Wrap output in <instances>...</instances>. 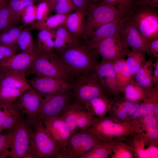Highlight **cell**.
Returning a JSON list of instances; mask_svg holds the SVG:
<instances>
[{"label":"cell","mask_w":158,"mask_h":158,"mask_svg":"<svg viewBox=\"0 0 158 158\" xmlns=\"http://www.w3.org/2000/svg\"><path fill=\"white\" fill-rule=\"evenodd\" d=\"M154 114L157 123L158 125V104H157L155 107Z\"/></svg>","instance_id":"cell-52"},{"label":"cell","mask_w":158,"mask_h":158,"mask_svg":"<svg viewBox=\"0 0 158 158\" xmlns=\"http://www.w3.org/2000/svg\"><path fill=\"white\" fill-rule=\"evenodd\" d=\"M127 14L128 20L137 29L147 46L150 41L158 38V11L156 8L134 6Z\"/></svg>","instance_id":"cell-4"},{"label":"cell","mask_w":158,"mask_h":158,"mask_svg":"<svg viewBox=\"0 0 158 158\" xmlns=\"http://www.w3.org/2000/svg\"><path fill=\"white\" fill-rule=\"evenodd\" d=\"M59 53V56L75 76L94 71L99 63L98 54L90 46L88 41L83 39Z\"/></svg>","instance_id":"cell-1"},{"label":"cell","mask_w":158,"mask_h":158,"mask_svg":"<svg viewBox=\"0 0 158 158\" xmlns=\"http://www.w3.org/2000/svg\"><path fill=\"white\" fill-rule=\"evenodd\" d=\"M141 102L133 115L128 121H138L145 116L154 115L155 107L158 104V84L148 91L145 97Z\"/></svg>","instance_id":"cell-20"},{"label":"cell","mask_w":158,"mask_h":158,"mask_svg":"<svg viewBox=\"0 0 158 158\" xmlns=\"http://www.w3.org/2000/svg\"><path fill=\"white\" fill-rule=\"evenodd\" d=\"M19 22L8 7L7 4L0 7V34L4 32Z\"/></svg>","instance_id":"cell-36"},{"label":"cell","mask_w":158,"mask_h":158,"mask_svg":"<svg viewBox=\"0 0 158 158\" xmlns=\"http://www.w3.org/2000/svg\"><path fill=\"white\" fill-rule=\"evenodd\" d=\"M3 73H3L1 71H0V74H2Z\"/></svg>","instance_id":"cell-55"},{"label":"cell","mask_w":158,"mask_h":158,"mask_svg":"<svg viewBox=\"0 0 158 158\" xmlns=\"http://www.w3.org/2000/svg\"><path fill=\"white\" fill-rule=\"evenodd\" d=\"M145 53L141 50L133 49L127 55L126 61L134 79L136 73L146 61Z\"/></svg>","instance_id":"cell-33"},{"label":"cell","mask_w":158,"mask_h":158,"mask_svg":"<svg viewBox=\"0 0 158 158\" xmlns=\"http://www.w3.org/2000/svg\"><path fill=\"white\" fill-rule=\"evenodd\" d=\"M120 34L126 45L133 49L141 50L152 57L137 29L128 19Z\"/></svg>","instance_id":"cell-19"},{"label":"cell","mask_w":158,"mask_h":158,"mask_svg":"<svg viewBox=\"0 0 158 158\" xmlns=\"http://www.w3.org/2000/svg\"><path fill=\"white\" fill-rule=\"evenodd\" d=\"M95 71L107 92L115 97L121 93L116 79L112 61L103 59L99 63Z\"/></svg>","instance_id":"cell-15"},{"label":"cell","mask_w":158,"mask_h":158,"mask_svg":"<svg viewBox=\"0 0 158 158\" xmlns=\"http://www.w3.org/2000/svg\"><path fill=\"white\" fill-rule=\"evenodd\" d=\"M87 129L103 141L116 139L123 140L135 133L140 135L142 133L138 121L122 122L106 115L95 117Z\"/></svg>","instance_id":"cell-2"},{"label":"cell","mask_w":158,"mask_h":158,"mask_svg":"<svg viewBox=\"0 0 158 158\" xmlns=\"http://www.w3.org/2000/svg\"><path fill=\"white\" fill-rule=\"evenodd\" d=\"M40 94L42 99L38 118L43 121L47 118L60 117L75 100L72 90L57 94Z\"/></svg>","instance_id":"cell-9"},{"label":"cell","mask_w":158,"mask_h":158,"mask_svg":"<svg viewBox=\"0 0 158 158\" xmlns=\"http://www.w3.org/2000/svg\"><path fill=\"white\" fill-rule=\"evenodd\" d=\"M0 134V158H9L10 145L13 135V129Z\"/></svg>","instance_id":"cell-41"},{"label":"cell","mask_w":158,"mask_h":158,"mask_svg":"<svg viewBox=\"0 0 158 158\" xmlns=\"http://www.w3.org/2000/svg\"><path fill=\"white\" fill-rule=\"evenodd\" d=\"M19 49L17 46L9 47L0 45V61L15 54Z\"/></svg>","instance_id":"cell-45"},{"label":"cell","mask_w":158,"mask_h":158,"mask_svg":"<svg viewBox=\"0 0 158 158\" xmlns=\"http://www.w3.org/2000/svg\"><path fill=\"white\" fill-rule=\"evenodd\" d=\"M26 90L0 86V102L13 103Z\"/></svg>","instance_id":"cell-38"},{"label":"cell","mask_w":158,"mask_h":158,"mask_svg":"<svg viewBox=\"0 0 158 158\" xmlns=\"http://www.w3.org/2000/svg\"><path fill=\"white\" fill-rule=\"evenodd\" d=\"M103 141L88 129L71 135L60 158H81Z\"/></svg>","instance_id":"cell-8"},{"label":"cell","mask_w":158,"mask_h":158,"mask_svg":"<svg viewBox=\"0 0 158 158\" xmlns=\"http://www.w3.org/2000/svg\"><path fill=\"white\" fill-rule=\"evenodd\" d=\"M85 108L83 105L75 100L60 116L65 123L72 135L77 132V122L81 112Z\"/></svg>","instance_id":"cell-26"},{"label":"cell","mask_w":158,"mask_h":158,"mask_svg":"<svg viewBox=\"0 0 158 158\" xmlns=\"http://www.w3.org/2000/svg\"><path fill=\"white\" fill-rule=\"evenodd\" d=\"M112 62L116 79L122 93L125 87L134 79L126 60L119 59Z\"/></svg>","instance_id":"cell-25"},{"label":"cell","mask_w":158,"mask_h":158,"mask_svg":"<svg viewBox=\"0 0 158 158\" xmlns=\"http://www.w3.org/2000/svg\"><path fill=\"white\" fill-rule=\"evenodd\" d=\"M113 105L107 96L97 97L87 102L84 106L87 112L94 117L106 115Z\"/></svg>","instance_id":"cell-22"},{"label":"cell","mask_w":158,"mask_h":158,"mask_svg":"<svg viewBox=\"0 0 158 158\" xmlns=\"http://www.w3.org/2000/svg\"><path fill=\"white\" fill-rule=\"evenodd\" d=\"M76 10L86 11L88 7L94 3L92 0H72Z\"/></svg>","instance_id":"cell-46"},{"label":"cell","mask_w":158,"mask_h":158,"mask_svg":"<svg viewBox=\"0 0 158 158\" xmlns=\"http://www.w3.org/2000/svg\"><path fill=\"white\" fill-rule=\"evenodd\" d=\"M92 1L94 3L97 4L99 0H92Z\"/></svg>","instance_id":"cell-53"},{"label":"cell","mask_w":158,"mask_h":158,"mask_svg":"<svg viewBox=\"0 0 158 158\" xmlns=\"http://www.w3.org/2000/svg\"><path fill=\"white\" fill-rule=\"evenodd\" d=\"M35 75L61 79L71 83L75 77L69 70L59 56L52 51L37 55L26 76Z\"/></svg>","instance_id":"cell-3"},{"label":"cell","mask_w":158,"mask_h":158,"mask_svg":"<svg viewBox=\"0 0 158 158\" xmlns=\"http://www.w3.org/2000/svg\"><path fill=\"white\" fill-rule=\"evenodd\" d=\"M143 5L158 7V0H134V6Z\"/></svg>","instance_id":"cell-48"},{"label":"cell","mask_w":158,"mask_h":158,"mask_svg":"<svg viewBox=\"0 0 158 158\" xmlns=\"http://www.w3.org/2000/svg\"><path fill=\"white\" fill-rule=\"evenodd\" d=\"M134 155L131 148L120 140L113 146L110 156L112 158H132Z\"/></svg>","instance_id":"cell-40"},{"label":"cell","mask_w":158,"mask_h":158,"mask_svg":"<svg viewBox=\"0 0 158 158\" xmlns=\"http://www.w3.org/2000/svg\"><path fill=\"white\" fill-rule=\"evenodd\" d=\"M25 73L11 71L4 73L0 81V86L26 90L32 88L26 78Z\"/></svg>","instance_id":"cell-24"},{"label":"cell","mask_w":158,"mask_h":158,"mask_svg":"<svg viewBox=\"0 0 158 158\" xmlns=\"http://www.w3.org/2000/svg\"><path fill=\"white\" fill-rule=\"evenodd\" d=\"M49 3L51 11H54L55 7L60 0H48Z\"/></svg>","instance_id":"cell-51"},{"label":"cell","mask_w":158,"mask_h":158,"mask_svg":"<svg viewBox=\"0 0 158 158\" xmlns=\"http://www.w3.org/2000/svg\"><path fill=\"white\" fill-rule=\"evenodd\" d=\"M42 0H8L7 5L16 19L19 22L21 13L28 6L38 3Z\"/></svg>","instance_id":"cell-37"},{"label":"cell","mask_w":158,"mask_h":158,"mask_svg":"<svg viewBox=\"0 0 158 158\" xmlns=\"http://www.w3.org/2000/svg\"><path fill=\"white\" fill-rule=\"evenodd\" d=\"M127 14H123L114 20L98 28L91 35L88 44L91 46L104 39L112 37L120 33L128 20Z\"/></svg>","instance_id":"cell-17"},{"label":"cell","mask_w":158,"mask_h":158,"mask_svg":"<svg viewBox=\"0 0 158 158\" xmlns=\"http://www.w3.org/2000/svg\"><path fill=\"white\" fill-rule=\"evenodd\" d=\"M33 128V125L25 119L21 114L13 129L9 158H23L28 153Z\"/></svg>","instance_id":"cell-10"},{"label":"cell","mask_w":158,"mask_h":158,"mask_svg":"<svg viewBox=\"0 0 158 158\" xmlns=\"http://www.w3.org/2000/svg\"><path fill=\"white\" fill-rule=\"evenodd\" d=\"M149 90L141 87L133 80L125 87L122 92L124 93L125 100L140 103Z\"/></svg>","instance_id":"cell-29"},{"label":"cell","mask_w":158,"mask_h":158,"mask_svg":"<svg viewBox=\"0 0 158 158\" xmlns=\"http://www.w3.org/2000/svg\"><path fill=\"white\" fill-rule=\"evenodd\" d=\"M148 49L153 58L158 56V38L150 41L148 44Z\"/></svg>","instance_id":"cell-47"},{"label":"cell","mask_w":158,"mask_h":158,"mask_svg":"<svg viewBox=\"0 0 158 158\" xmlns=\"http://www.w3.org/2000/svg\"><path fill=\"white\" fill-rule=\"evenodd\" d=\"M76 10L72 0H60L54 10L56 14L65 15H69Z\"/></svg>","instance_id":"cell-43"},{"label":"cell","mask_w":158,"mask_h":158,"mask_svg":"<svg viewBox=\"0 0 158 158\" xmlns=\"http://www.w3.org/2000/svg\"><path fill=\"white\" fill-rule=\"evenodd\" d=\"M72 90L75 100L83 106L94 98L107 96V92L95 71L79 75L73 83Z\"/></svg>","instance_id":"cell-6"},{"label":"cell","mask_w":158,"mask_h":158,"mask_svg":"<svg viewBox=\"0 0 158 158\" xmlns=\"http://www.w3.org/2000/svg\"><path fill=\"white\" fill-rule=\"evenodd\" d=\"M121 139H116L111 141L103 142L92 150L83 156L81 158H108L111 153L115 144Z\"/></svg>","instance_id":"cell-31"},{"label":"cell","mask_w":158,"mask_h":158,"mask_svg":"<svg viewBox=\"0 0 158 158\" xmlns=\"http://www.w3.org/2000/svg\"><path fill=\"white\" fill-rule=\"evenodd\" d=\"M68 15L56 14L47 17L43 21L35 22L31 25L30 28L36 29L39 30L43 29L49 30L56 29L64 25Z\"/></svg>","instance_id":"cell-32"},{"label":"cell","mask_w":158,"mask_h":158,"mask_svg":"<svg viewBox=\"0 0 158 158\" xmlns=\"http://www.w3.org/2000/svg\"><path fill=\"white\" fill-rule=\"evenodd\" d=\"M37 5H28L23 10L21 15V20L23 25H32L35 23L36 18Z\"/></svg>","instance_id":"cell-42"},{"label":"cell","mask_w":158,"mask_h":158,"mask_svg":"<svg viewBox=\"0 0 158 158\" xmlns=\"http://www.w3.org/2000/svg\"><path fill=\"white\" fill-rule=\"evenodd\" d=\"M90 47L100 55L103 59L111 61L124 59L130 51L120 33L103 39Z\"/></svg>","instance_id":"cell-11"},{"label":"cell","mask_w":158,"mask_h":158,"mask_svg":"<svg viewBox=\"0 0 158 158\" xmlns=\"http://www.w3.org/2000/svg\"><path fill=\"white\" fill-rule=\"evenodd\" d=\"M153 59L146 61L144 64L139 69L134 77V80L140 86L147 90L153 87L152 82L151 66L153 65Z\"/></svg>","instance_id":"cell-30"},{"label":"cell","mask_w":158,"mask_h":158,"mask_svg":"<svg viewBox=\"0 0 158 158\" xmlns=\"http://www.w3.org/2000/svg\"><path fill=\"white\" fill-rule=\"evenodd\" d=\"M36 54L21 52L0 61V71L4 73L11 71L26 73L36 58Z\"/></svg>","instance_id":"cell-16"},{"label":"cell","mask_w":158,"mask_h":158,"mask_svg":"<svg viewBox=\"0 0 158 158\" xmlns=\"http://www.w3.org/2000/svg\"><path fill=\"white\" fill-rule=\"evenodd\" d=\"M42 99L40 94L31 88L24 91L14 103L21 114L26 116V120L33 125L38 118Z\"/></svg>","instance_id":"cell-12"},{"label":"cell","mask_w":158,"mask_h":158,"mask_svg":"<svg viewBox=\"0 0 158 158\" xmlns=\"http://www.w3.org/2000/svg\"><path fill=\"white\" fill-rule=\"evenodd\" d=\"M4 113L3 130H8L13 129L21 114L14 102L7 103L0 102Z\"/></svg>","instance_id":"cell-28"},{"label":"cell","mask_w":158,"mask_h":158,"mask_svg":"<svg viewBox=\"0 0 158 158\" xmlns=\"http://www.w3.org/2000/svg\"><path fill=\"white\" fill-rule=\"evenodd\" d=\"M43 123L48 135L63 152L72 135L63 120L60 117H53L46 119Z\"/></svg>","instance_id":"cell-14"},{"label":"cell","mask_w":158,"mask_h":158,"mask_svg":"<svg viewBox=\"0 0 158 158\" xmlns=\"http://www.w3.org/2000/svg\"><path fill=\"white\" fill-rule=\"evenodd\" d=\"M54 38V49L59 53L79 43L82 40L75 37L64 25L56 29Z\"/></svg>","instance_id":"cell-21"},{"label":"cell","mask_w":158,"mask_h":158,"mask_svg":"<svg viewBox=\"0 0 158 158\" xmlns=\"http://www.w3.org/2000/svg\"><path fill=\"white\" fill-rule=\"evenodd\" d=\"M86 14L85 11L77 10L68 15L64 25L75 37L81 39Z\"/></svg>","instance_id":"cell-23"},{"label":"cell","mask_w":158,"mask_h":158,"mask_svg":"<svg viewBox=\"0 0 158 158\" xmlns=\"http://www.w3.org/2000/svg\"><path fill=\"white\" fill-rule=\"evenodd\" d=\"M81 39L88 40L91 34L102 26L123 14L116 8L107 5L93 3L87 8Z\"/></svg>","instance_id":"cell-7"},{"label":"cell","mask_w":158,"mask_h":158,"mask_svg":"<svg viewBox=\"0 0 158 158\" xmlns=\"http://www.w3.org/2000/svg\"><path fill=\"white\" fill-rule=\"evenodd\" d=\"M4 73H3V74H0V80H1L3 75Z\"/></svg>","instance_id":"cell-54"},{"label":"cell","mask_w":158,"mask_h":158,"mask_svg":"<svg viewBox=\"0 0 158 158\" xmlns=\"http://www.w3.org/2000/svg\"></svg>","instance_id":"cell-56"},{"label":"cell","mask_w":158,"mask_h":158,"mask_svg":"<svg viewBox=\"0 0 158 158\" xmlns=\"http://www.w3.org/2000/svg\"><path fill=\"white\" fill-rule=\"evenodd\" d=\"M33 126L28 153L34 158H60L62 151L47 133L43 121L37 118Z\"/></svg>","instance_id":"cell-5"},{"label":"cell","mask_w":158,"mask_h":158,"mask_svg":"<svg viewBox=\"0 0 158 158\" xmlns=\"http://www.w3.org/2000/svg\"><path fill=\"white\" fill-rule=\"evenodd\" d=\"M142 132L139 135L140 140L144 145L156 146L158 144V125L155 115H148L139 121Z\"/></svg>","instance_id":"cell-18"},{"label":"cell","mask_w":158,"mask_h":158,"mask_svg":"<svg viewBox=\"0 0 158 158\" xmlns=\"http://www.w3.org/2000/svg\"><path fill=\"white\" fill-rule=\"evenodd\" d=\"M23 28L22 26H15L0 34V45L9 47L17 46V41Z\"/></svg>","instance_id":"cell-35"},{"label":"cell","mask_w":158,"mask_h":158,"mask_svg":"<svg viewBox=\"0 0 158 158\" xmlns=\"http://www.w3.org/2000/svg\"><path fill=\"white\" fill-rule=\"evenodd\" d=\"M4 113L0 103V134L3 130V124L4 121Z\"/></svg>","instance_id":"cell-50"},{"label":"cell","mask_w":158,"mask_h":158,"mask_svg":"<svg viewBox=\"0 0 158 158\" xmlns=\"http://www.w3.org/2000/svg\"><path fill=\"white\" fill-rule=\"evenodd\" d=\"M56 29H43L39 30L36 45L35 46L37 55L52 51L54 47V40L53 38L55 37Z\"/></svg>","instance_id":"cell-27"},{"label":"cell","mask_w":158,"mask_h":158,"mask_svg":"<svg viewBox=\"0 0 158 158\" xmlns=\"http://www.w3.org/2000/svg\"><path fill=\"white\" fill-rule=\"evenodd\" d=\"M154 67V74L152 77V82L153 85L158 84V59L156 61L155 64L153 65Z\"/></svg>","instance_id":"cell-49"},{"label":"cell","mask_w":158,"mask_h":158,"mask_svg":"<svg viewBox=\"0 0 158 158\" xmlns=\"http://www.w3.org/2000/svg\"><path fill=\"white\" fill-rule=\"evenodd\" d=\"M30 30V29L28 28L23 29L18 40L17 46L21 52L36 54Z\"/></svg>","instance_id":"cell-34"},{"label":"cell","mask_w":158,"mask_h":158,"mask_svg":"<svg viewBox=\"0 0 158 158\" xmlns=\"http://www.w3.org/2000/svg\"><path fill=\"white\" fill-rule=\"evenodd\" d=\"M98 4L114 7L121 13L126 14L134 7V0H101Z\"/></svg>","instance_id":"cell-39"},{"label":"cell","mask_w":158,"mask_h":158,"mask_svg":"<svg viewBox=\"0 0 158 158\" xmlns=\"http://www.w3.org/2000/svg\"><path fill=\"white\" fill-rule=\"evenodd\" d=\"M30 83L41 94L54 95L72 90L73 83L59 78L36 75Z\"/></svg>","instance_id":"cell-13"},{"label":"cell","mask_w":158,"mask_h":158,"mask_svg":"<svg viewBox=\"0 0 158 158\" xmlns=\"http://www.w3.org/2000/svg\"><path fill=\"white\" fill-rule=\"evenodd\" d=\"M51 11L48 0H42L37 5L36 18L37 22L44 20Z\"/></svg>","instance_id":"cell-44"}]
</instances>
